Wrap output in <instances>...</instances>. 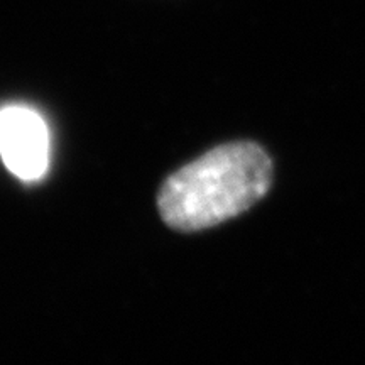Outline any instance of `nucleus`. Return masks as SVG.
<instances>
[{"label":"nucleus","instance_id":"nucleus-1","mask_svg":"<svg viewBox=\"0 0 365 365\" xmlns=\"http://www.w3.org/2000/svg\"><path fill=\"white\" fill-rule=\"evenodd\" d=\"M272 185V161L255 143L208 150L163 182L158 208L168 227L198 232L254 207Z\"/></svg>","mask_w":365,"mask_h":365},{"label":"nucleus","instance_id":"nucleus-2","mask_svg":"<svg viewBox=\"0 0 365 365\" xmlns=\"http://www.w3.org/2000/svg\"><path fill=\"white\" fill-rule=\"evenodd\" d=\"M0 158L21 181L44 178L49 168V130L38 110L27 105L0 108Z\"/></svg>","mask_w":365,"mask_h":365}]
</instances>
